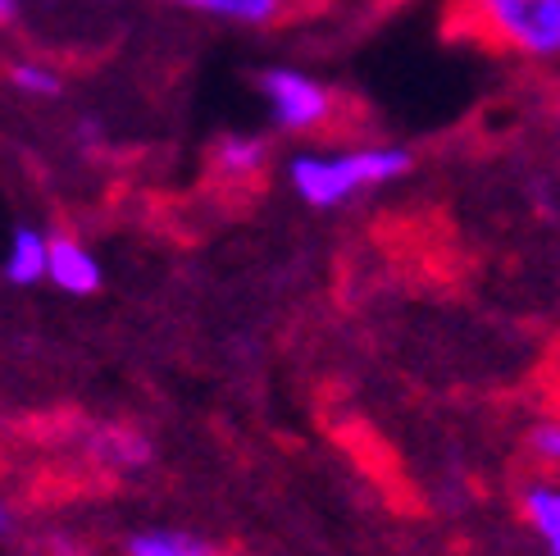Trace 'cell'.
I'll return each mask as SVG.
<instances>
[{
	"label": "cell",
	"mask_w": 560,
	"mask_h": 556,
	"mask_svg": "<svg viewBox=\"0 0 560 556\" xmlns=\"http://www.w3.org/2000/svg\"><path fill=\"white\" fill-rule=\"evenodd\" d=\"M410 164H415V155L406 147H355V151H328V155L301 151L288 164V183L305 206L332 210L370 187H387V183L406 178Z\"/></svg>",
	"instance_id": "obj_1"
},
{
	"label": "cell",
	"mask_w": 560,
	"mask_h": 556,
	"mask_svg": "<svg viewBox=\"0 0 560 556\" xmlns=\"http://www.w3.org/2000/svg\"><path fill=\"white\" fill-rule=\"evenodd\" d=\"M492 33L524 55H560V0H474Z\"/></svg>",
	"instance_id": "obj_2"
},
{
	"label": "cell",
	"mask_w": 560,
	"mask_h": 556,
	"mask_svg": "<svg viewBox=\"0 0 560 556\" xmlns=\"http://www.w3.org/2000/svg\"><path fill=\"white\" fill-rule=\"evenodd\" d=\"M260 92L269 101V115L283 132H311L332 115V96L324 82L296 69H265L260 73Z\"/></svg>",
	"instance_id": "obj_3"
},
{
	"label": "cell",
	"mask_w": 560,
	"mask_h": 556,
	"mask_svg": "<svg viewBox=\"0 0 560 556\" xmlns=\"http://www.w3.org/2000/svg\"><path fill=\"white\" fill-rule=\"evenodd\" d=\"M46 283H55L69 297H92V292H101L105 274H101V260L78 238L55 233L50 238V260H46Z\"/></svg>",
	"instance_id": "obj_4"
},
{
	"label": "cell",
	"mask_w": 560,
	"mask_h": 556,
	"mask_svg": "<svg viewBox=\"0 0 560 556\" xmlns=\"http://www.w3.org/2000/svg\"><path fill=\"white\" fill-rule=\"evenodd\" d=\"M46 260H50V238L42 229L19 224L5 246V278L14 288H33L46 278Z\"/></svg>",
	"instance_id": "obj_5"
},
{
	"label": "cell",
	"mask_w": 560,
	"mask_h": 556,
	"mask_svg": "<svg viewBox=\"0 0 560 556\" xmlns=\"http://www.w3.org/2000/svg\"><path fill=\"white\" fill-rule=\"evenodd\" d=\"M183 10H196V14H210V19H223V23H246V27H265V23H278L292 0H174Z\"/></svg>",
	"instance_id": "obj_6"
},
{
	"label": "cell",
	"mask_w": 560,
	"mask_h": 556,
	"mask_svg": "<svg viewBox=\"0 0 560 556\" xmlns=\"http://www.w3.org/2000/svg\"><path fill=\"white\" fill-rule=\"evenodd\" d=\"M524 520L534 524L547 556H560V488L556 484H528L524 488Z\"/></svg>",
	"instance_id": "obj_7"
},
{
	"label": "cell",
	"mask_w": 560,
	"mask_h": 556,
	"mask_svg": "<svg viewBox=\"0 0 560 556\" xmlns=\"http://www.w3.org/2000/svg\"><path fill=\"white\" fill-rule=\"evenodd\" d=\"M92 452L105 461V465H115V470H142L151 461V442L142 433H132V429H101L92 438Z\"/></svg>",
	"instance_id": "obj_8"
},
{
	"label": "cell",
	"mask_w": 560,
	"mask_h": 556,
	"mask_svg": "<svg viewBox=\"0 0 560 556\" xmlns=\"http://www.w3.org/2000/svg\"><path fill=\"white\" fill-rule=\"evenodd\" d=\"M128 556H223L210 543H201L196 534H178V530H142L128 538Z\"/></svg>",
	"instance_id": "obj_9"
},
{
	"label": "cell",
	"mask_w": 560,
	"mask_h": 556,
	"mask_svg": "<svg viewBox=\"0 0 560 556\" xmlns=\"http://www.w3.org/2000/svg\"><path fill=\"white\" fill-rule=\"evenodd\" d=\"M265 142L260 137H246V132H229V137H219V147H214V164L229 178H246V174H256L260 164H265Z\"/></svg>",
	"instance_id": "obj_10"
},
{
	"label": "cell",
	"mask_w": 560,
	"mask_h": 556,
	"mask_svg": "<svg viewBox=\"0 0 560 556\" xmlns=\"http://www.w3.org/2000/svg\"><path fill=\"white\" fill-rule=\"evenodd\" d=\"M10 88L23 92V96H60V73H55L50 65H37V60H14L10 65Z\"/></svg>",
	"instance_id": "obj_11"
},
{
	"label": "cell",
	"mask_w": 560,
	"mask_h": 556,
	"mask_svg": "<svg viewBox=\"0 0 560 556\" xmlns=\"http://www.w3.org/2000/svg\"><path fill=\"white\" fill-rule=\"evenodd\" d=\"M528 452L547 465H560V420H538L528 429Z\"/></svg>",
	"instance_id": "obj_12"
},
{
	"label": "cell",
	"mask_w": 560,
	"mask_h": 556,
	"mask_svg": "<svg viewBox=\"0 0 560 556\" xmlns=\"http://www.w3.org/2000/svg\"><path fill=\"white\" fill-rule=\"evenodd\" d=\"M14 534V511H10V502L0 497V538H10Z\"/></svg>",
	"instance_id": "obj_13"
},
{
	"label": "cell",
	"mask_w": 560,
	"mask_h": 556,
	"mask_svg": "<svg viewBox=\"0 0 560 556\" xmlns=\"http://www.w3.org/2000/svg\"><path fill=\"white\" fill-rule=\"evenodd\" d=\"M14 14H19V0H0V27L14 23Z\"/></svg>",
	"instance_id": "obj_14"
}]
</instances>
